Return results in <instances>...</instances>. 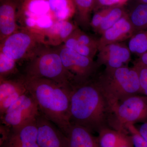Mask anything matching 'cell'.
<instances>
[{
	"label": "cell",
	"mask_w": 147,
	"mask_h": 147,
	"mask_svg": "<svg viewBox=\"0 0 147 147\" xmlns=\"http://www.w3.org/2000/svg\"><path fill=\"white\" fill-rule=\"evenodd\" d=\"M70 122L93 134L106 127L117 130L115 113L95 78L72 87Z\"/></svg>",
	"instance_id": "6da1fadb"
},
{
	"label": "cell",
	"mask_w": 147,
	"mask_h": 147,
	"mask_svg": "<svg viewBox=\"0 0 147 147\" xmlns=\"http://www.w3.org/2000/svg\"><path fill=\"white\" fill-rule=\"evenodd\" d=\"M40 112L65 134L71 126L70 94L71 90L45 78L21 76Z\"/></svg>",
	"instance_id": "7a4b0ae2"
},
{
	"label": "cell",
	"mask_w": 147,
	"mask_h": 147,
	"mask_svg": "<svg viewBox=\"0 0 147 147\" xmlns=\"http://www.w3.org/2000/svg\"><path fill=\"white\" fill-rule=\"evenodd\" d=\"M95 79L113 108L131 96L142 94L138 72L127 65L115 69H105Z\"/></svg>",
	"instance_id": "3957f363"
},
{
	"label": "cell",
	"mask_w": 147,
	"mask_h": 147,
	"mask_svg": "<svg viewBox=\"0 0 147 147\" xmlns=\"http://www.w3.org/2000/svg\"><path fill=\"white\" fill-rule=\"evenodd\" d=\"M24 76L53 80L71 90L74 83L64 66L57 47L45 45L28 62Z\"/></svg>",
	"instance_id": "277c9868"
},
{
	"label": "cell",
	"mask_w": 147,
	"mask_h": 147,
	"mask_svg": "<svg viewBox=\"0 0 147 147\" xmlns=\"http://www.w3.org/2000/svg\"><path fill=\"white\" fill-rule=\"evenodd\" d=\"M45 45L41 35L21 28L0 42V52L19 62H28Z\"/></svg>",
	"instance_id": "5b68a950"
},
{
	"label": "cell",
	"mask_w": 147,
	"mask_h": 147,
	"mask_svg": "<svg viewBox=\"0 0 147 147\" xmlns=\"http://www.w3.org/2000/svg\"><path fill=\"white\" fill-rule=\"evenodd\" d=\"M18 20L21 28L42 36L57 22L47 0H24L20 5Z\"/></svg>",
	"instance_id": "8992f818"
},
{
	"label": "cell",
	"mask_w": 147,
	"mask_h": 147,
	"mask_svg": "<svg viewBox=\"0 0 147 147\" xmlns=\"http://www.w3.org/2000/svg\"><path fill=\"white\" fill-rule=\"evenodd\" d=\"M57 48L64 66L72 78L73 86L94 79L99 73L100 66L94 59L80 55L63 45Z\"/></svg>",
	"instance_id": "52a82bcc"
},
{
	"label": "cell",
	"mask_w": 147,
	"mask_h": 147,
	"mask_svg": "<svg viewBox=\"0 0 147 147\" xmlns=\"http://www.w3.org/2000/svg\"><path fill=\"white\" fill-rule=\"evenodd\" d=\"M41 112L28 92L21 96L1 116V123L15 129L36 121Z\"/></svg>",
	"instance_id": "ba28073f"
},
{
	"label": "cell",
	"mask_w": 147,
	"mask_h": 147,
	"mask_svg": "<svg viewBox=\"0 0 147 147\" xmlns=\"http://www.w3.org/2000/svg\"><path fill=\"white\" fill-rule=\"evenodd\" d=\"M117 129L129 132L127 126L147 121V96H131L121 101L115 111Z\"/></svg>",
	"instance_id": "9c48e42d"
},
{
	"label": "cell",
	"mask_w": 147,
	"mask_h": 147,
	"mask_svg": "<svg viewBox=\"0 0 147 147\" xmlns=\"http://www.w3.org/2000/svg\"><path fill=\"white\" fill-rule=\"evenodd\" d=\"M36 125L39 147H69L65 134L41 113L36 119Z\"/></svg>",
	"instance_id": "30bf717a"
},
{
	"label": "cell",
	"mask_w": 147,
	"mask_h": 147,
	"mask_svg": "<svg viewBox=\"0 0 147 147\" xmlns=\"http://www.w3.org/2000/svg\"><path fill=\"white\" fill-rule=\"evenodd\" d=\"M96 61L99 66L105 68L115 69L127 64L131 59V52L128 46L121 42L106 45L98 51Z\"/></svg>",
	"instance_id": "8fae6325"
},
{
	"label": "cell",
	"mask_w": 147,
	"mask_h": 147,
	"mask_svg": "<svg viewBox=\"0 0 147 147\" xmlns=\"http://www.w3.org/2000/svg\"><path fill=\"white\" fill-rule=\"evenodd\" d=\"M21 1L0 0V42L17 31L18 13Z\"/></svg>",
	"instance_id": "7c38bea8"
},
{
	"label": "cell",
	"mask_w": 147,
	"mask_h": 147,
	"mask_svg": "<svg viewBox=\"0 0 147 147\" xmlns=\"http://www.w3.org/2000/svg\"><path fill=\"white\" fill-rule=\"evenodd\" d=\"M21 77L0 79V115L4 114L19 97L28 92Z\"/></svg>",
	"instance_id": "4fadbf2b"
},
{
	"label": "cell",
	"mask_w": 147,
	"mask_h": 147,
	"mask_svg": "<svg viewBox=\"0 0 147 147\" xmlns=\"http://www.w3.org/2000/svg\"><path fill=\"white\" fill-rule=\"evenodd\" d=\"M134 33V28L127 13L101 35L98 39V51L109 44L121 42L130 38Z\"/></svg>",
	"instance_id": "5bb4252c"
},
{
	"label": "cell",
	"mask_w": 147,
	"mask_h": 147,
	"mask_svg": "<svg viewBox=\"0 0 147 147\" xmlns=\"http://www.w3.org/2000/svg\"><path fill=\"white\" fill-rule=\"evenodd\" d=\"M62 45L80 55L92 59L98 52V39H94L78 27Z\"/></svg>",
	"instance_id": "9a60e30c"
},
{
	"label": "cell",
	"mask_w": 147,
	"mask_h": 147,
	"mask_svg": "<svg viewBox=\"0 0 147 147\" xmlns=\"http://www.w3.org/2000/svg\"><path fill=\"white\" fill-rule=\"evenodd\" d=\"M36 121L15 129L10 134L1 147H39L37 141Z\"/></svg>",
	"instance_id": "2e32d148"
},
{
	"label": "cell",
	"mask_w": 147,
	"mask_h": 147,
	"mask_svg": "<svg viewBox=\"0 0 147 147\" xmlns=\"http://www.w3.org/2000/svg\"><path fill=\"white\" fill-rule=\"evenodd\" d=\"M77 28L70 20L57 21L43 35L45 45L53 47L63 45Z\"/></svg>",
	"instance_id": "e0dca14e"
},
{
	"label": "cell",
	"mask_w": 147,
	"mask_h": 147,
	"mask_svg": "<svg viewBox=\"0 0 147 147\" xmlns=\"http://www.w3.org/2000/svg\"><path fill=\"white\" fill-rule=\"evenodd\" d=\"M97 134L96 137L100 147H134L129 132L106 127Z\"/></svg>",
	"instance_id": "ac0fdd59"
},
{
	"label": "cell",
	"mask_w": 147,
	"mask_h": 147,
	"mask_svg": "<svg viewBox=\"0 0 147 147\" xmlns=\"http://www.w3.org/2000/svg\"><path fill=\"white\" fill-rule=\"evenodd\" d=\"M65 135L69 147H100L97 137L80 125L71 124Z\"/></svg>",
	"instance_id": "d6986e66"
},
{
	"label": "cell",
	"mask_w": 147,
	"mask_h": 147,
	"mask_svg": "<svg viewBox=\"0 0 147 147\" xmlns=\"http://www.w3.org/2000/svg\"><path fill=\"white\" fill-rule=\"evenodd\" d=\"M50 11L57 21H68L76 14L74 0H47Z\"/></svg>",
	"instance_id": "ffe728a7"
},
{
	"label": "cell",
	"mask_w": 147,
	"mask_h": 147,
	"mask_svg": "<svg viewBox=\"0 0 147 147\" xmlns=\"http://www.w3.org/2000/svg\"><path fill=\"white\" fill-rule=\"evenodd\" d=\"M77 21L82 26H90V14L94 11L95 0H74Z\"/></svg>",
	"instance_id": "44dd1931"
},
{
	"label": "cell",
	"mask_w": 147,
	"mask_h": 147,
	"mask_svg": "<svg viewBox=\"0 0 147 147\" xmlns=\"http://www.w3.org/2000/svg\"><path fill=\"white\" fill-rule=\"evenodd\" d=\"M134 33L147 30V4L140 3L128 14Z\"/></svg>",
	"instance_id": "7402d4cb"
},
{
	"label": "cell",
	"mask_w": 147,
	"mask_h": 147,
	"mask_svg": "<svg viewBox=\"0 0 147 147\" xmlns=\"http://www.w3.org/2000/svg\"><path fill=\"white\" fill-rule=\"evenodd\" d=\"M127 13L123 5L111 7L96 32L102 34Z\"/></svg>",
	"instance_id": "603a6c76"
},
{
	"label": "cell",
	"mask_w": 147,
	"mask_h": 147,
	"mask_svg": "<svg viewBox=\"0 0 147 147\" xmlns=\"http://www.w3.org/2000/svg\"><path fill=\"white\" fill-rule=\"evenodd\" d=\"M127 46L131 53L141 55L147 52V30L134 33Z\"/></svg>",
	"instance_id": "cb8c5ba5"
},
{
	"label": "cell",
	"mask_w": 147,
	"mask_h": 147,
	"mask_svg": "<svg viewBox=\"0 0 147 147\" xmlns=\"http://www.w3.org/2000/svg\"><path fill=\"white\" fill-rule=\"evenodd\" d=\"M17 63L16 61L0 52V79H9L18 73Z\"/></svg>",
	"instance_id": "d4e9b609"
},
{
	"label": "cell",
	"mask_w": 147,
	"mask_h": 147,
	"mask_svg": "<svg viewBox=\"0 0 147 147\" xmlns=\"http://www.w3.org/2000/svg\"><path fill=\"white\" fill-rule=\"evenodd\" d=\"M127 129L131 135L134 147H147V142L139 133L134 124L127 126Z\"/></svg>",
	"instance_id": "484cf974"
},
{
	"label": "cell",
	"mask_w": 147,
	"mask_h": 147,
	"mask_svg": "<svg viewBox=\"0 0 147 147\" xmlns=\"http://www.w3.org/2000/svg\"><path fill=\"white\" fill-rule=\"evenodd\" d=\"M134 67L137 70L143 94L147 96V66L136 62Z\"/></svg>",
	"instance_id": "4316f807"
},
{
	"label": "cell",
	"mask_w": 147,
	"mask_h": 147,
	"mask_svg": "<svg viewBox=\"0 0 147 147\" xmlns=\"http://www.w3.org/2000/svg\"><path fill=\"white\" fill-rule=\"evenodd\" d=\"M110 7H106L97 11L91 18L90 26L95 32H96L99 28L104 17L110 9Z\"/></svg>",
	"instance_id": "83f0119b"
},
{
	"label": "cell",
	"mask_w": 147,
	"mask_h": 147,
	"mask_svg": "<svg viewBox=\"0 0 147 147\" xmlns=\"http://www.w3.org/2000/svg\"><path fill=\"white\" fill-rule=\"evenodd\" d=\"M128 0H95L94 10L115 6L123 5Z\"/></svg>",
	"instance_id": "f1b7e54d"
},
{
	"label": "cell",
	"mask_w": 147,
	"mask_h": 147,
	"mask_svg": "<svg viewBox=\"0 0 147 147\" xmlns=\"http://www.w3.org/2000/svg\"><path fill=\"white\" fill-rule=\"evenodd\" d=\"M137 129L139 133L147 142V121L142 123Z\"/></svg>",
	"instance_id": "f546056e"
},
{
	"label": "cell",
	"mask_w": 147,
	"mask_h": 147,
	"mask_svg": "<svg viewBox=\"0 0 147 147\" xmlns=\"http://www.w3.org/2000/svg\"><path fill=\"white\" fill-rule=\"evenodd\" d=\"M137 62L143 65L147 66V52L141 55Z\"/></svg>",
	"instance_id": "4dcf8cb0"
},
{
	"label": "cell",
	"mask_w": 147,
	"mask_h": 147,
	"mask_svg": "<svg viewBox=\"0 0 147 147\" xmlns=\"http://www.w3.org/2000/svg\"><path fill=\"white\" fill-rule=\"evenodd\" d=\"M140 3H142L147 4V0H139Z\"/></svg>",
	"instance_id": "1f68e13d"
},
{
	"label": "cell",
	"mask_w": 147,
	"mask_h": 147,
	"mask_svg": "<svg viewBox=\"0 0 147 147\" xmlns=\"http://www.w3.org/2000/svg\"><path fill=\"white\" fill-rule=\"evenodd\" d=\"M20 1H24V0H20Z\"/></svg>",
	"instance_id": "d6a6232c"
}]
</instances>
